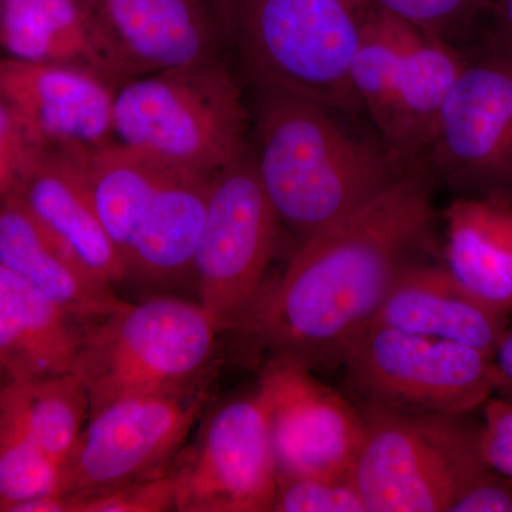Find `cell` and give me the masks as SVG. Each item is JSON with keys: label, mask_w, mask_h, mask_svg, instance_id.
<instances>
[{"label": "cell", "mask_w": 512, "mask_h": 512, "mask_svg": "<svg viewBox=\"0 0 512 512\" xmlns=\"http://www.w3.org/2000/svg\"><path fill=\"white\" fill-rule=\"evenodd\" d=\"M433 221L426 174L410 171L365 207L301 241L244 326L272 356L342 366Z\"/></svg>", "instance_id": "1"}, {"label": "cell", "mask_w": 512, "mask_h": 512, "mask_svg": "<svg viewBox=\"0 0 512 512\" xmlns=\"http://www.w3.org/2000/svg\"><path fill=\"white\" fill-rule=\"evenodd\" d=\"M254 163L266 197L299 241L375 200L409 171L386 148L350 134L332 109L255 90Z\"/></svg>", "instance_id": "2"}, {"label": "cell", "mask_w": 512, "mask_h": 512, "mask_svg": "<svg viewBox=\"0 0 512 512\" xmlns=\"http://www.w3.org/2000/svg\"><path fill=\"white\" fill-rule=\"evenodd\" d=\"M76 150L127 279L170 285L191 276L214 178L170 167L116 140Z\"/></svg>", "instance_id": "3"}, {"label": "cell", "mask_w": 512, "mask_h": 512, "mask_svg": "<svg viewBox=\"0 0 512 512\" xmlns=\"http://www.w3.org/2000/svg\"><path fill=\"white\" fill-rule=\"evenodd\" d=\"M113 137L178 170L214 178L248 153V111L224 60L131 77L114 90Z\"/></svg>", "instance_id": "4"}, {"label": "cell", "mask_w": 512, "mask_h": 512, "mask_svg": "<svg viewBox=\"0 0 512 512\" xmlns=\"http://www.w3.org/2000/svg\"><path fill=\"white\" fill-rule=\"evenodd\" d=\"M367 0H232L234 46L255 90L356 110L349 74Z\"/></svg>", "instance_id": "5"}, {"label": "cell", "mask_w": 512, "mask_h": 512, "mask_svg": "<svg viewBox=\"0 0 512 512\" xmlns=\"http://www.w3.org/2000/svg\"><path fill=\"white\" fill-rule=\"evenodd\" d=\"M220 330L200 303L156 296L123 302L82 326L74 373L90 397V414L134 394L170 392L217 372Z\"/></svg>", "instance_id": "6"}, {"label": "cell", "mask_w": 512, "mask_h": 512, "mask_svg": "<svg viewBox=\"0 0 512 512\" xmlns=\"http://www.w3.org/2000/svg\"><path fill=\"white\" fill-rule=\"evenodd\" d=\"M360 410L365 431L350 480L367 512H448L490 468L470 414Z\"/></svg>", "instance_id": "7"}, {"label": "cell", "mask_w": 512, "mask_h": 512, "mask_svg": "<svg viewBox=\"0 0 512 512\" xmlns=\"http://www.w3.org/2000/svg\"><path fill=\"white\" fill-rule=\"evenodd\" d=\"M466 64L453 43L386 13H370L350 67V93L383 147L409 173H419L441 104Z\"/></svg>", "instance_id": "8"}, {"label": "cell", "mask_w": 512, "mask_h": 512, "mask_svg": "<svg viewBox=\"0 0 512 512\" xmlns=\"http://www.w3.org/2000/svg\"><path fill=\"white\" fill-rule=\"evenodd\" d=\"M362 406L470 414L497 393L493 356L448 340L370 325L343 360Z\"/></svg>", "instance_id": "9"}, {"label": "cell", "mask_w": 512, "mask_h": 512, "mask_svg": "<svg viewBox=\"0 0 512 512\" xmlns=\"http://www.w3.org/2000/svg\"><path fill=\"white\" fill-rule=\"evenodd\" d=\"M279 225L252 150L215 175L192 276L198 303L220 333L244 326L258 302Z\"/></svg>", "instance_id": "10"}, {"label": "cell", "mask_w": 512, "mask_h": 512, "mask_svg": "<svg viewBox=\"0 0 512 512\" xmlns=\"http://www.w3.org/2000/svg\"><path fill=\"white\" fill-rule=\"evenodd\" d=\"M214 377L123 397L90 414L64 463L63 494L86 497L167 471L204 416Z\"/></svg>", "instance_id": "11"}, {"label": "cell", "mask_w": 512, "mask_h": 512, "mask_svg": "<svg viewBox=\"0 0 512 512\" xmlns=\"http://www.w3.org/2000/svg\"><path fill=\"white\" fill-rule=\"evenodd\" d=\"M440 175L467 197L512 192V57L491 47L463 72L441 104L419 173Z\"/></svg>", "instance_id": "12"}, {"label": "cell", "mask_w": 512, "mask_h": 512, "mask_svg": "<svg viewBox=\"0 0 512 512\" xmlns=\"http://www.w3.org/2000/svg\"><path fill=\"white\" fill-rule=\"evenodd\" d=\"M175 511L271 512L278 466L258 394L222 404L173 463Z\"/></svg>", "instance_id": "13"}, {"label": "cell", "mask_w": 512, "mask_h": 512, "mask_svg": "<svg viewBox=\"0 0 512 512\" xmlns=\"http://www.w3.org/2000/svg\"><path fill=\"white\" fill-rule=\"evenodd\" d=\"M264 406L279 477H350L363 414L299 360L272 356L255 392Z\"/></svg>", "instance_id": "14"}, {"label": "cell", "mask_w": 512, "mask_h": 512, "mask_svg": "<svg viewBox=\"0 0 512 512\" xmlns=\"http://www.w3.org/2000/svg\"><path fill=\"white\" fill-rule=\"evenodd\" d=\"M128 76L222 59L232 0H80Z\"/></svg>", "instance_id": "15"}, {"label": "cell", "mask_w": 512, "mask_h": 512, "mask_svg": "<svg viewBox=\"0 0 512 512\" xmlns=\"http://www.w3.org/2000/svg\"><path fill=\"white\" fill-rule=\"evenodd\" d=\"M113 99V87L83 70L0 57V104L49 147L113 141Z\"/></svg>", "instance_id": "16"}, {"label": "cell", "mask_w": 512, "mask_h": 512, "mask_svg": "<svg viewBox=\"0 0 512 512\" xmlns=\"http://www.w3.org/2000/svg\"><path fill=\"white\" fill-rule=\"evenodd\" d=\"M0 265L80 326L104 318L124 302L114 286L90 271L18 194L0 202Z\"/></svg>", "instance_id": "17"}, {"label": "cell", "mask_w": 512, "mask_h": 512, "mask_svg": "<svg viewBox=\"0 0 512 512\" xmlns=\"http://www.w3.org/2000/svg\"><path fill=\"white\" fill-rule=\"evenodd\" d=\"M511 318L468 291L447 268L412 264L394 282L373 323L494 356Z\"/></svg>", "instance_id": "18"}, {"label": "cell", "mask_w": 512, "mask_h": 512, "mask_svg": "<svg viewBox=\"0 0 512 512\" xmlns=\"http://www.w3.org/2000/svg\"><path fill=\"white\" fill-rule=\"evenodd\" d=\"M0 49L15 59L83 70L114 90L130 79L80 0H3Z\"/></svg>", "instance_id": "19"}, {"label": "cell", "mask_w": 512, "mask_h": 512, "mask_svg": "<svg viewBox=\"0 0 512 512\" xmlns=\"http://www.w3.org/2000/svg\"><path fill=\"white\" fill-rule=\"evenodd\" d=\"M13 194L99 278L113 286L126 281V266L101 222L76 148H49Z\"/></svg>", "instance_id": "20"}, {"label": "cell", "mask_w": 512, "mask_h": 512, "mask_svg": "<svg viewBox=\"0 0 512 512\" xmlns=\"http://www.w3.org/2000/svg\"><path fill=\"white\" fill-rule=\"evenodd\" d=\"M82 326L0 265V372L9 382L73 373Z\"/></svg>", "instance_id": "21"}, {"label": "cell", "mask_w": 512, "mask_h": 512, "mask_svg": "<svg viewBox=\"0 0 512 512\" xmlns=\"http://www.w3.org/2000/svg\"><path fill=\"white\" fill-rule=\"evenodd\" d=\"M446 268L468 291L512 316V205L463 197L446 210Z\"/></svg>", "instance_id": "22"}, {"label": "cell", "mask_w": 512, "mask_h": 512, "mask_svg": "<svg viewBox=\"0 0 512 512\" xmlns=\"http://www.w3.org/2000/svg\"><path fill=\"white\" fill-rule=\"evenodd\" d=\"M0 409L12 414L37 446L64 467L90 417V397L76 373L9 382Z\"/></svg>", "instance_id": "23"}, {"label": "cell", "mask_w": 512, "mask_h": 512, "mask_svg": "<svg viewBox=\"0 0 512 512\" xmlns=\"http://www.w3.org/2000/svg\"><path fill=\"white\" fill-rule=\"evenodd\" d=\"M53 494H63V467L0 409V512Z\"/></svg>", "instance_id": "24"}, {"label": "cell", "mask_w": 512, "mask_h": 512, "mask_svg": "<svg viewBox=\"0 0 512 512\" xmlns=\"http://www.w3.org/2000/svg\"><path fill=\"white\" fill-rule=\"evenodd\" d=\"M370 8L451 43L487 15L490 0H367Z\"/></svg>", "instance_id": "25"}, {"label": "cell", "mask_w": 512, "mask_h": 512, "mask_svg": "<svg viewBox=\"0 0 512 512\" xmlns=\"http://www.w3.org/2000/svg\"><path fill=\"white\" fill-rule=\"evenodd\" d=\"M271 512H367L350 477H279Z\"/></svg>", "instance_id": "26"}, {"label": "cell", "mask_w": 512, "mask_h": 512, "mask_svg": "<svg viewBox=\"0 0 512 512\" xmlns=\"http://www.w3.org/2000/svg\"><path fill=\"white\" fill-rule=\"evenodd\" d=\"M177 476L171 466L157 476L120 485L86 497L72 498V512L175 511Z\"/></svg>", "instance_id": "27"}, {"label": "cell", "mask_w": 512, "mask_h": 512, "mask_svg": "<svg viewBox=\"0 0 512 512\" xmlns=\"http://www.w3.org/2000/svg\"><path fill=\"white\" fill-rule=\"evenodd\" d=\"M49 148L25 121L0 104V202L19 190Z\"/></svg>", "instance_id": "28"}, {"label": "cell", "mask_w": 512, "mask_h": 512, "mask_svg": "<svg viewBox=\"0 0 512 512\" xmlns=\"http://www.w3.org/2000/svg\"><path fill=\"white\" fill-rule=\"evenodd\" d=\"M481 448L488 467L512 478V400L491 397L485 402Z\"/></svg>", "instance_id": "29"}, {"label": "cell", "mask_w": 512, "mask_h": 512, "mask_svg": "<svg viewBox=\"0 0 512 512\" xmlns=\"http://www.w3.org/2000/svg\"><path fill=\"white\" fill-rule=\"evenodd\" d=\"M448 512H512V478L488 468L458 495Z\"/></svg>", "instance_id": "30"}, {"label": "cell", "mask_w": 512, "mask_h": 512, "mask_svg": "<svg viewBox=\"0 0 512 512\" xmlns=\"http://www.w3.org/2000/svg\"><path fill=\"white\" fill-rule=\"evenodd\" d=\"M491 46L512 57V0H490Z\"/></svg>", "instance_id": "31"}, {"label": "cell", "mask_w": 512, "mask_h": 512, "mask_svg": "<svg viewBox=\"0 0 512 512\" xmlns=\"http://www.w3.org/2000/svg\"><path fill=\"white\" fill-rule=\"evenodd\" d=\"M493 360L498 376L497 393L512 400V319L495 349Z\"/></svg>", "instance_id": "32"}, {"label": "cell", "mask_w": 512, "mask_h": 512, "mask_svg": "<svg viewBox=\"0 0 512 512\" xmlns=\"http://www.w3.org/2000/svg\"><path fill=\"white\" fill-rule=\"evenodd\" d=\"M6 380H8V379H6V376L3 375L2 372H0V390H2L3 384L6 383Z\"/></svg>", "instance_id": "33"}, {"label": "cell", "mask_w": 512, "mask_h": 512, "mask_svg": "<svg viewBox=\"0 0 512 512\" xmlns=\"http://www.w3.org/2000/svg\"><path fill=\"white\" fill-rule=\"evenodd\" d=\"M2 2H3V0H0V3H2Z\"/></svg>", "instance_id": "34"}]
</instances>
